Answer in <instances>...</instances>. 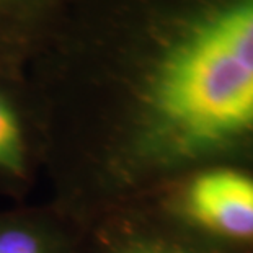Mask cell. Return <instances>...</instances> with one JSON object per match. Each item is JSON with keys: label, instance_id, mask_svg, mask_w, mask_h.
<instances>
[{"label": "cell", "instance_id": "6da1fadb", "mask_svg": "<svg viewBox=\"0 0 253 253\" xmlns=\"http://www.w3.org/2000/svg\"><path fill=\"white\" fill-rule=\"evenodd\" d=\"M106 136L54 173L87 217L208 164L253 170V0H176L149 17Z\"/></svg>", "mask_w": 253, "mask_h": 253}, {"label": "cell", "instance_id": "7a4b0ae2", "mask_svg": "<svg viewBox=\"0 0 253 253\" xmlns=\"http://www.w3.org/2000/svg\"><path fill=\"white\" fill-rule=\"evenodd\" d=\"M129 201L212 242L253 252V170L244 165L196 167Z\"/></svg>", "mask_w": 253, "mask_h": 253}, {"label": "cell", "instance_id": "3957f363", "mask_svg": "<svg viewBox=\"0 0 253 253\" xmlns=\"http://www.w3.org/2000/svg\"><path fill=\"white\" fill-rule=\"evenodd\" d=\"M75 222L82 253H253L198 235L137 201L115 204Z\"/></svg>", "mask_w": 253, "mask_h": 253}, {"label": "cell", "instance_id": "277c9868", "mask_svg": "<svg viewBox=\"0 0 253 253\" xmlns=\"http://www.w3.org/2000/svg\"><path fill=\"white\" fill-rule=\"evenodd\" d=\"M0 253H82L80 229L57 208L0 214Z\"/></svg>", "mask_w": 253, "mask_h": 253}, {"label": "cell", "instance_id": "5b68a950", "mask_svg": "<svg viewBox=\"0 0 253 253\" xmlns=\"http://www.w3.org/2000/svg\"><path fill=\"white\" fill-rule=\"evenodd\" d=\"M38 160L20 116L0 93V181L10 188L25 186Z\"/></svg>", "mask_w": 253, "mask_h": 253}]
</instances>
